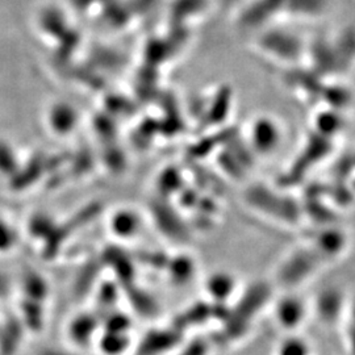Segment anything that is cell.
<instances>
[{"instance_id": "obj_1", "label": "cell", "mask_w": 355, "mask_h": 355, "mask_svg": "<svg viewBox=\"0 0 355 355\" xmlns=\"http://www.w3.org/2000/svg\"><path fill=\"white\" fill-rule=\"evenodd\" d=\"M324 263L325 262L311 246L296 249L282 262L278 270V280L286 287H299L315 277Z\"/></svg>"}, {"instance_id": "obj_2", "label": "cell", "mask_w": 355, "mask_h": 355, "mask_svg": "<svg viewBox=\"0 0 355 355\" xmlns=\"http://www.w3.org/2000/svg\"><path fill=\"white\" fill-rule=\"evenodd\" d=\"M248 202L259 212L270 215L268 217L279 220L280 223L296 224L302 215V209L296 200L261 186L249 191Z\"/></svg>"}, {"instance_id": "obj_3", "label": "cell", "mask_w": 355, "mask_h": 355, "mask_svg": "<svg viewBox=\"0 0 355 355\" xmlns=\"http://www.w3.org/2000/svg\"><path fill=\"white\" fill-rule=\"evenodd\" d=\"M261 49L282 62L296 64L306 54L308 42L288 31H272L261 38Z\"/></svg>"}, {"instance_id": "obj_4", "label": "cell", "mask_w": 355, "mask_h": 355, "mask_svg": "<svg viewBox=\"0 0 355 355\" xmlns=\"http://www.w3.org/2000/svg\"><path fill=\"white\" fill-rule=\"evenodd\" d=\"M350 297L340 287H325L316 293L311 304V312L327 327L337 325L343 321Z\"/></svg>"}, {"instance_id": "obj_5", "label": "cell", "mask_w": 355, "mask_h": 355, "mask_svg": "<svg viewBox=\"0 0 355 355\" xmlns=\"http://www.w3.org/2000/svg\"><path fill=\"white\" fill-rule=\"evenodd\" d=\"M311 313V304L297 293H286L278 299L274 309V318L282 329L290 334L296 333L304 325Z\"/></svg>"}, {"instance_id": "obj_6", "label": "cell", "mask_w": 355, "mask_h": 355, "mask_svg": "<svg viewBox=\"0 0 355 355\" xmlns=\"http://www.w3.org/2000/svg\"><path fill=\"white\" fill-rule=\"evenodd\" d=\"M283 141V129L279 123L268 116L254 120L250 129V145L258 155H271L278 150Z\"/></svg>"}, {"instance_id": "obj_7", "label": "cell", "mask_w": 355, "mask_h": 355, "mask_svg": "<svg viewBox=\"0 0 355 355\" xmlns=\"http://www.w3.org/2000/svg\"><path fill=\"white\" fill-rule=\"evenodd\" d=\"M183 333L174 327L149 330L137 345L136 355H166L182 343Z\"/></svg>"}, {"instance_id": "obj_8", "label": "cell", "mask_w": 355, "mask_h": 355, "mask_svg": "<svg viewBox=\"0 0 355 355\" xmlns=\"http://www.w3.org/2000/svg\"><path fill=\"white\" fill-rule=\"evenodd\" d=\"M347 245L349 239L343 229L327 227L318 232V236L309 246L324 262H328L338 259V257H341L347 250Z\"/></svg>"}, {"instance_id": "obj_9", "label": "cell", "mask_w": 355, "mask_h": 355, "mask_svg": "<svg viewBox=\"0 0 355 355\" xmlns=\"http://www.w3.org/2000/svg\"><path fill=\"white\" fill-rule=\"evenodd\" d=\"M101 330L102 321L96 315L82 313L73 318L67 325V338L80 350L96 343Z\"/></svg>"}, {"instance_id": "obj_10", "label": "cell", "mask_w": 355, "mask_h": 355, "mask_svg": "<svg viewBox=\"0 0 355 355\" xmlns=\"http://www.w3.org/2000/svg\"><path fill=\"white\" fill-rule=\"evenodd\" d=\"M49 127L57 135H69L78 123V112L67 103H54L48 114Z\"/></svg>"}, {"instance_id": "obj_11", "label": "cell", "mask_w": 355, "mask_h": 355, "mask_svg": "<svg viewBox=\"0 0 355 355\" xmlns=\"http://www.w3.org/2000/svg\"><path fill=\"white\" fill-rule=\"evenodd\" d=\"M129 333L102 330L96 338V347L102 355H125L130 347Z\"/></svg>"}, {"instance_id": "obj_12", "label": "cell", "mask_w": 355, "mask_h": 355, "mask_svg": "<svg viewBox=\"0 0 355 355\" xmlns=\"http://www.w3.org/2000/svg\"><path fill=\"white\" fill-rule=\"evenodd\" d=\"M216 318V312L214 311V306H208L205 304H196L191 306L186 312L180 313L175 321L173 322L171 327L175 329L184 333L189 328L199 327L204 322H207L208 318Z\"/></svg>"}, {"instance_id": "obj_13", "label": "cell", "mask_w": 355, "mask_h": 355, "mask_svg": "<svg viewBox=\"0 0 355 355\" xmlns=\"http://www.w3.org/2000/svg\"><path fill=\"white\" fill-rule=\"evenodd\" d=\"M315 125H316L318 135L331 140V137L336 136L343 129V111H337L333 108L318 111L315 119Z\"/></svg>"}, {"instance_id": "obj_14", "label": "cell", "mask_w": 355, "mask_h": 355, "mask_svg": "<svg viewBox=\"0 0 355 355\" xmlns=\"http://www.w3.org/2000/svg\"><path fill=\"white\" fill-rule=\"evenodd\" d=\"M114 234L121 239H130L140 229V218L132 211H119L111 221Z\"/></svg>"}, {"instance_id": "obj_15", "label": "cell", "mask_w": 355, "mask_h": 355, "mask_svg": "<svg viewBox=\"0 0 355 355\" xmlns=\"http://www.w3.org/2000/svg\"><path fill=\"white\" fill-rule=\"evenodd\" d=\"M234 280L227 274H216L212 275L207 283V291L217 304H223L227 302L233 292Z\"/></svg>"}, {"instance_id": "obj_16", "label": "cell", "mask_w": 355, "mask_h": 355, "mask_svg": "<svg viewBox=\"0 0 355 355\" xmlns=\"http://www.w3.org/2000/svg\"><path fill=\"white\" fill-rule=\"evenodd\" d=\"M275 355H311V346L303 337L292 333L280 341Z\"/></svg>"}, {"instance_id": "obj_17", "label": "cell", "mask_w": 355, "mask_h": 355, "mask_svg": "<svg viewBox=\"0 0 355 355\" xmlns=\"http://www.w3.org/2000/svg\"><path fill=\"white\" fill-rule=\"evenodd\" d=\"M328 0H290V10L299 17H318L325 11Z\"/></svg>"}, {"instance_id": "obj_18", "label": "cell", "mask_w": 355, "mask_h": 355, "mask_svg": "<svg viewBox=\"0 0 355 355\" xmlns=\"http://www.w3.org/2000/svg\"><path fill=\"white\" fill-rule=\"evenodd\" d=\"M21 312H23V325H26L28 329L36 330V331L42 329L44 313L41 311L40 303L26 299Z\"/></svg>"}, {"instance_id": "obj_19", "label": "cell", "mask_w": 355, "mask_h": 355, "mask_svg": "<svg viewBox=\"0 0 355 355\" xmlns=\"http://www.w3.org/2000/svg\"><path fill=\"white\" fill-rule=\"evenodd\" d=\"M341 322H343V334L349 354L355 355V297L349 300Z\"/></svg>"}, {"instance_id": "obj_20", "label": "cell", "mask_w": 355, "mask_h": 355, "mask_svg": "<svg viewBox=\"0 0 355 355\" xmlns=\"http://www.w3.org/2000/svg\"><path fill=\"white\" fill-rule=\"evenodd\" d=\"M26 300H32V302H44V299H46V293H48V287L46 283L41 277H38L36 274H31L26 278Z\"/></svg>"}, {"instance_id": "obj_21", "label": "cell", "mask_w": 355, "mask_h": 355, "mask_svg": "<svg viewBox=\"0 0 355 355\" xmlns=\"http://www.w3.org/2000/svg\"><path fill=\"white\" fill-rule=\"evenodd\" d=\"M17 173V158L12 148L0 141V175L12 178Z\"/></svg>"}, {"instance_id": "obj_22", "label": "cell", "mask_w": 355, "mask_h": 355, "mask_svg": "<svg viewBox=\"0 0 355 355\" xmlns=\"http://www.w3.org/2000/svg\"><path fill=\"white\" fill-rule=\"evenodd\" d=\"M29 230L32 236H51L53 234V223L51 217L46 215L33 216L29 221Z\"/></svg>"}, {"instance_id": "obj_23", "label": "cell", "mask_w": 355, "mask_h": 355, "mask_svg": "<svg viewBox=\"0 0 355 355\" xmlns=\"http://www.w3.org/2000/svg\"><path fill=\"white\" fill-rule=\"evenodd\" d=\"M211 354V343L203 338H195L190 343L184 345L177 355H209Z\"/></svg>"}, {"instance_id": "obj_24", "label": "cell", "mask_w": 355, "mask_h": 355, "mask_svg": "<svg viewBox=\"0 0 355 355\" xmlns=\"http://www.w3.org/2000/svg\"><path fill=\"white\" fill-rule=\"evenodd\" d=\"M15 243H16V234L13 229L4 221H0V253H6L11 250Z\"/></svg>"}, {"instance_id": "obj_25", "label": "cell", "mask_w": 355, "mask_h": 355, "mask_svg": "<svg viewBox=\"0 0 355 355\" xmlns=\"http://www.w3.org/2000/svg\"><path fill=\"white\" fill-rule=\"evenodd\" d=\"M171 267L173 268H170V270L174 272V278L178 282L187 280V278L190 277L192 271H193L192 262H191L189 258H184V257H182V259H177Z\"/></svg>"}, {"instance_id": "obj_26", "label": "cell", "mask_w": 355, "mask_h": 355, "mask_svg": "<svg viewBox=\"0 0 355 355\" xmlns=\"http://www.w3.org/2000/svg\"><path fill=\"white\" fill-rule=\"evenodd\" d=\"M36 355H82L79 350L74 349H64V347H57V346H48L40 349Z\"/></svg>"}]
</instances>
